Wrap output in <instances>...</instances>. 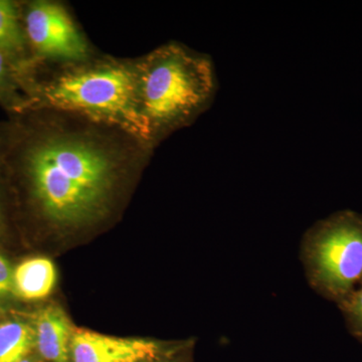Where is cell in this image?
<instances>
[{
  "instance_id": "obj_2",
  "label": "cell",
  "mask_w": 362,
  "mask_h": 362,
  "mask_svg": "<svg viewBox=\"0 0 362 362\" xmlns=\"http://www.w3.org/2000/svg\"><path fill=\"white\" fill-rule=\"evenodd\" d=\"M23 90L28 108L85 117L125 131L156 149L138 110L134 59L94 54L70 63L33 64Z\"/></svg>"
},
{
  "instance_id": "obj_5",
  "label": "cell",
  "mask_w": 362,
  "mask_h": 362,
  "mask_svg": "<svg viewBox=\"0 0 362 362\" xmlns=\"http://www.w3.org/2000/svg\"><path fill=\"white\" fill-rule=\"evenodd\" d=\"M21 8L33 64L70 63L95 54L63 4L21 0Z\"/></svg>"
},
{
  "instance_id": "obj_10",
  "label": "cell",
  "mask_w": 362,
  "mask_h": 362,
  "mask_svg": "<svg viewBox=\"0 0 362 362\" xmlns=\"http://www.w3.org/2000/svg\"><path fill=\"white\" fill-rule=\"evenodd\" d=\"M35 344V330L21 321L0 324V362H21Z\"/></svg>"
},
{
  "instance_id": "obj_11",
  "label": "cell",
  "mask_w": 362,
  "mask_h": 362,
  "mask_svg": "<svg viewBox=\"0 0 362 362\" xmlns=\"http://www.w3.org/2000/svg\"><path fill=\"white\" fill-rule=\"evenodd\" d=\"M0 107L7 115H16L28 108V98L23 93L21 76L6 54L0 51Z\"/></svg>"
},
{
  "instance_id": "obj_7",
  "label": "cell",
  "mask_w": 362,
  "mask_h": 362,
  "mask_svg": "<svg viewBox=\"0 0 362 362\" xmlns=\"http://www.w3.org/2000/svg\"><path fill=\"white\" fill-rule=\"evenodd\" d=\"M35 345L40 356L51 362H70L73 327L65 311L56 305L37 313L35 322Z\"/></svg>"
},
{
  "instance_id": "obj_4",
  "label": "cell",
  "mask_w": 362,
  "mask_h": 362,
  "mask_svg": "<svg viewBox=\"0 0 362 362\" xmlns=\"http://www.w3.org/2000/svg\"><path fill=\"white\" fill-rule=\"evenodd\" d=\"M300 259L314 292L339 306L362 282V214L337 211L308 228Z\"/></svg>"
},
{
  "instance_id": "obj_3",
  "label": "cell",
  "mask_w": 362,
  "mask_h": 362,
  "mask_svg": "<svg viewBox=\"0 0 362 362\" xmlns=\"http://www.w3.org/2000/svg\"><path fill=\"white\" fill-rule=\"evenodd\" d=\"M134 66L138 110L154 147L194 122L216 95L211 59L178 42L135 59Z\"/></svg>"
},
{
  "instance_id": "obj_12",
  "label": "cell",
  "mask_w": 362,
  "mask_h": 362,
  "mask_svg": "<svg viewBox=\"0 0 362 362\" xmlns=\"http://www.w3.org/2000/svg\"><path fill=\"white\" fill-rule=\"evenodd\" d=\"M345 325L352 337L362 343V282L339 306Z\"/></svg>"
},
{
  "instance_id": "obj_14",
  "label": "cell",
  "mask_w": 362,
  "mask_h": 362,
  "mask_svg": "<svg viewBox=\"0 0 362 362\" xmlns=\"http://www.w3.org/2000/svg\"><path fill=\"white\" fill-rule=\"evenodd\" d=\"M11 139V121H0V173H2L4 161L7 152H8L9 144Z\"/></svg>"
},
{
  "instance_id": "obj_6",
  "label": "cell",
  "mask_w": 362,
  "mask_h": 362,
  "mask_svg": "<svg viewBox=\"0 0 362 362\" xmlns=\"http://www.w3.org/2000/svg\"><path fill=\"white\" fill-rule=\"evenodd\" d=\"M162 354L160 345L151 340L108 337L85 329L74 330L71 337L73 362L156 361Z\"/></svg>"
},
{
  "instance_id": "obj_9",
  "label": "cell",
  "mask_w": 362,
  "mask_h": 362,
  "mask_svg": "<svg viewBox=\"0 0 362 362\" xmlns=\"http://www.w3.org/2000/svg\"><path fill=\"white\" fill-rule=\"evenodd\" d=\"M56 282V267L42 257L25 259L13 270V292L28 301L49 296Z\"/></svg>"
},
{
  "instance_id": "obj_15",
  "label": "cell",
  "mask_w": 362,
  "mask_h": 362,
  "mask_svg": "<svg viewBox=\"0 0 362 362\" xmlns=\"http://www.w3.org/2000/svg\"><path fill=\"white\" fill-rule=\"evenodd\" d=\"M1 175V173H0ZM4 206H2L1 199H0V228H1L2 225H4Z\"/></svg>"
},
{
  "instance_id": "obj_16",
  "label": "cell",
  "mask_w": 362,
  "mask_h": 362,
  "mask_svg": "<svg viewBox=\"0 0 362 362\" xmlns=\"http://www.w3.org/2000/svg\"><path fill=\"white\" fill-rule=\"evenodd\" d=\"M21 362H32V361H30V359L26 358V359H25V361H21Z\"/></svg>"
},
{
  "instance_id": "obj_1",
  "label": "cell",
  "mask_w": 362,
  "mask_h": 362,
  "mask_svg": "<svg viewBox=\"0 0 362 362\" xmlns=\"http://www.w3.org/2000/svg\"><path fill=\"white\" fill-rule=\"evenodd\" d=\"M11 139L2 175L20 182L35 213L59 226L99 220L124 177L154 148L107 124L52 109L8 116Z\"/></svg>"
},
{
  "instance_id": "obj_8",
  "label": "cell",
  "mask_w": 362,
  "mask_h": 362,
  "mask_svg": "<svg viewBox=\"0 0 362 362\" xmlns=\"http://www.w3.org/2000/svg\"><path fill=\"white\" fill-rule=\"evenodd\" d=\"M0 51L18 68L23 85L33 61L23 26L21 0H0Z\"/></svg>"
},
{
  "instance_id": "obj_13",
  "label": "cell",
  "mask_w": 362,
  "mask_h": 362,
  "mask_svg": "<svg viewBox=\"0 0 362 362\" xmlns=\"http://www.w3.org/2000/svg\"><path fill=\"white\" fill-rule=\"evenodd\" d=\"M11 292H13V269L0 254V298L6 297Z\"/></svg>"
}]
</instances>
